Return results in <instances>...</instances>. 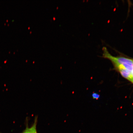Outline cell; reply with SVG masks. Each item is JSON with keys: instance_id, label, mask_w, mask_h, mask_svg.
Returning <instances> with one entry per match:
<instances>
[{"instance_id": "3957f363", "label": "cell", "mask_w": 133, "mask_h": 133, "mask_svg": "<svg viewBox=\"0 0 133 133\" xmlns=\"http://www.w3.org/2000/svg\"><path fill=\"white\" fill-rule=\"evenodd\" d=\"M37 117L35 118L34 123L31 127H29L28 123H26L25 129L21 133H38L37 130Z\"/></svg>"}, {"instance_id": "6da1fadb", "label": "cell", "mask_w": 133, "mask_h": 133, "mask_svg": "<svg viewBox=\"0 0 133 133\" xmlns=\"http://www.w3.org/2000/svg\"><path fill=\"white\" fill-rule=\"evenodd\" d=\"M103 57L109 59L114 65L120 64L125 69L132 72L133 70V60L124 57H115L108 51L107 48H103Z\"/></svg>"}, {"instance_id": "277c9868", "label": "cell", "mask_w": 133, "mask_h": 133, "mask_svg": "<svg viewBox=\"0 0 133 133\" xmlns=\"http://www.w3.org/2000/svg\"><path fill=\"white\" fill-rule=\"evenodd\" d=\"M92 96L93 98L94 99H98L100 97V96L98 94L94 93L92 94Z\"/></svg>"}, {"instance_id": "7a4b0ae2", "label": "cell", "mask_w": 133, "mask_h": 133, "mask_svg": "<svg viewBox=\"0 0 133 133\" xmlns=\"http://www.w3.org/2000/svg\"><path fill=\"white\" fill-rule=\"evenodd\" d=\"M115 68L120 73L123 77L127 79L133 84V78L132 72L126 69L123 66L120 64H116L114 65Z\"/></svg>"}, {"instance_id": "5b68a950", "label": "cell", "mask_w": 133, "mask_h": 133, "mask_svg": "<svg viewBox=\"0 0 133 133\" xmlns=\"http://www.w3.org/2000/svg\"><path fill=\"white\" fill-rule=\"evenodd\" d=\"M132 78H133V70L132 71Z\"/></svg>"}, {"instance_id": "8992f818", "label": "cell", "mask_w": 133, "mask_h": 133, "mask_svg": "<svg viewBox=\"0 0 133 133\" xmlns=\"http://www.w3.org/2000/svg\"></svg>"}]
</instances>
